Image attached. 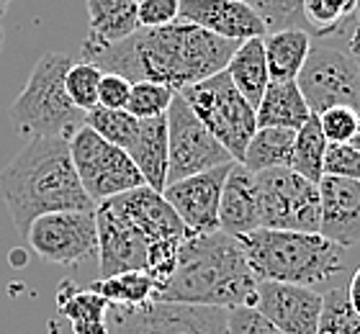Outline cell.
Here are the masks:
<instances>
[{
	"mask_svg": "<svg viewBox=\"0 0 360 334\" xmlns=\"http://www.w3.org/2000/svg\"><path fill=\"white\" fill-rule=\"evenodd\" d=\"M240 41L221 39L193 23L136 29L103 49H80V60L129 82H160L175 93L221 72Z\"/></svg>",
	"mask_w": 360,
	"mask_h": 334,
	"instance_id": "cell-1",
	"label": "cell"
},
{
	"mask_svg": "<svg viewBox=\"0 0 360 334\" xmlns=\"http://www.w3.org/2000/svg\"><path fill=\"white\" fill-rule=\"evenodd\" d=\"M257 278L250 270L240 237L226 231L191 234L180 245L178 265L162 285L155 288V301L237 309L252 306Z\"/></svg>",
	"mask_w": 360,
	"mask_h": 334,
	"instance_id": "cell-2",
	"label": "cell"
},
{
	"mask_svg": "<svg viewBox=\"0 0 360 334\" xmlns=\"http://www.w3.org/2000/svg\"><path fill=\"white\" fill-rule=\"evenodd\" d=\"M0 195L15 229L52 211H93L96 203L77 178L68 139L34 136L0 172Z\"/></svg>",
	"mask_w": 360,
	"mask_h": 334,
	"instance_id": "cell-3",
	"label": "cell"
},
{
	"mask_svg": "<svg viewBox=\"0 0 360 334\" xmlns=\"http://www.w3.org/2000/svg\"><path fill=\"white\" fill-rule=\"evenodd\" d=\"M257 281L293 283L316 288L345 273L347 250L319 231L255 229L240 237Z\"/></svg>",
	"mask_w": 360,
	"mask_h": 334,
	"instance_id": "cell-4",
	"label": "cell"
},
{
	"mask_svg": "<svg viewBox=\"0 0 360 334\" xmlns=\"http://www.w3.org/2000/svg\"><path fill=\"white\" fill-rule=\"evenodd\" d=\"M72 57L62 52H46L34 65L26 88L11 105V121L23 136H54L72 139L77 129L85 127V113L72 105L65 93V75Z\"/></svg>",
	"mask_w": 360,
	"mask_h": 334,
	"instance_id": "cell-5",
	"label": "cell"
},
{
	"mask_svg": "<svg viewBox=\"0 0 360 334\" xmlns=\"http://www.w3.org/2000/svg\"><path fill=\"white\" fill-rule=\"evenodd\" d=\"M178 93L191 105V111L198 116L203 127L214 134V139L232 155L234 162H242V155H245L252 134L257 131V119L255 108L234 88L226 70L211 75L201 82L186 85Z\"/></svg>",
	"mask_w": 360,
	"mask_h": 334,
	"instance_id": "cell-6",
	"label": "cell"
},
{
	"mask_svg": "<svg viewBox=\"0 0 360 334\" xmlns=\"http://www.w3.org/2000/svg\"><path fill=\"white\" fill-rule=\"evenodd\" d=\"M68 144L77 178L83 183V191L96 206L113 198V195L129 193V191L144 186L142 172L136 170L129 152L105 141L88 124L83 129H77Z\"/></svg>",
	"mask_w": 360,
	"mask_h": 334,
	"instance_id": "cell-7",
	"label": "cell"
},
{
	"mask_svg": "<svg viewBox=\"0 0 360 334\" xmlns=\"http://www.w3.org/2000/svg\"><path fill=\"white\" fill-rule=\"evenodd\" d=\"M260 208V229L319 231V191L291 167L252 172Z\"/></svg>",
	"mask_w": 360,
	"mask_h": 334,
	"instance_id": "cell-8",
	"label": "cell"
},
{
	"mask_svg": "<svg viewBox=\"0 0 360 334\" xmlns=\"http://www.w3.org/2000/svg\"><path fill=\"white\" fill-rule=\"evenodd\" d=\"M309 111L322 113L332 105H347L360 113V60L340 46H311L296 75Z\"/></svg>",
	"mask_w": 360,
	"mask_h": 334,
	"instance_id": "cell-9",
	"label": "cell"
},
{
	"mask_svg": "<svg viewBox=\"0 0 360 334\" xmlns=\"http://www.w3.org/2000/svg\"><path fill=\"white\" fill-rule=\"evenodd\" d=\"M111 334H226V309L219 306L147 301L134 309L111 306Z\"/></svg>",
	"mask_w": 360,
	"mask_h": 334,
	"instance_id": "cell-10",
	"label": "cell"
},
{
	"mask_svg": "<svg viewBox=\"0 0 360 334\" xmlns=\"http://www.w3.org/2000/svg\"><path fill=\"white\" fill-rule=\"evenodd\" d=\"M167 183L191 178L198 172L214 170L221 165L234 162L209 129L203 127L198 116L191 111V105L183 101L180 93H175L167 108Z\"/></svg>",
	"mask_w": 360,
	"mask_h": 334,
	"instance_id": "cell-11",
	"label": "cell"
},
{
	"mask_svg": "<svg viewBox=\"0 0 360 334\" xmlns=\"http://www.w3.org/2000/svg\"><path fill=\"white\" fill-rule=\"evenodd\" d=\"M26 242L46 262L75 267L98 257V226L93 211H52L29 224Z\"/></svg>",
	"mask_w": 360,
	"mask_h": 334,
	"instance_id": "cell-12",
	"label": "cell"
},
{
	"mask_svg": "<svg viewBox=\"0 0 360 334\" xmlns=\"http://www.w3.org/2000/svg\"><path fill=\"white\" fill-rule=\"evenodd\" d=\"M252 309H257L283 334H316L322 293L293 283L257 281Z\"/></svg>",
	"mask_w": 360,
	"mask_h": 334,
	"instance_id": "cell-13",
	"label": "cell"
},
{
	"mask_svg": "<svg viewBox=\"0 0 360 334\" xmlns=\"http://www.w3.org/2000/svg\"><path fill=\"white\" fill-rule=\"evenodd\" d=\"M229 167L232 162L191 175V178L175 180V183H167L162 191L165 200L180 216V221L193 234L219 229V198H221V186H224Z\"/></svg>",
	"mask_w": 360,
	"mask_h": 334,
	"instance_id": "cell-14",
	"label": "cell"
},
{
	"mask_svg": "<svg viewBox=\"0 0 360 334\" xmlns=\"http://www.w3.org/2000/svg\"><path fill=\"white\" fill-rule=\"evenodd\" d=\"M116 214L134 226L150 245L162 239H186L193 231L180 221V216L165 200L160 191H152L150 186H139L129 193L113 195L105 200Z\"/></svg>",
	"mask_w": 360,
	"mask_h": 334,
	"instance_id": "cell-15",
	"label": "cell"
},
{
	"mask_svg": "<svg viewBox=\"0 0 360 334\" xmlns=\"http://www.w3.org/2000/svg\"><path fill=\"white\" fill-rule=\"evenodd\" d=\"M96 226L101 278L129 273V270H144L150 242L131 224L124 221L105 200L96 206Z\"/></svg>",
	"mask_w": 360,
	"mask_h": 334,
	"instance_id": "cell-16",
	"label": "cell"
},
{
	"mask_svg": "<svg viewBox=\"0 0 360 334\" xmlns=\"http://www.w3.org/2000/svg\"><path fill=\"white\" fill-rule=\"evenodd\" d=\"M180 23H193L229 41L265 37L268 26L245 0H180Z\"/></svg>",
	"mask_w": 360,
	"mask_h": 334,
	"instance_id": "cell-17",
	"label": "cell"
},
{
	"mask_svg": "<svg viewBox=\"0 0 360 334\" xmlns=\"http://www.w3.org/2000/svg\"><path fill=\"white\" fill-rule=\"evenodd\" d=\"M319 191V234L350 250L360 242V180L324 175Z\"/></svg>",
	"mask_w": 360,
	"mask_h": 334,
	"instance_id": "cell-18",
	"label": "cell"
},
{
	"mask_svg": "<svg viewBox=\"0 0 360 334\" xmlns=\"http://www.w3.org/2000/svg\"><path fill=\"white\" fill-rule=\"evenodd\" d=\"M219 229L232 234V237H245L250 231L260 229L255 175L240 162H232L224 178V186H221Z\"/></svg>",
	"mask_w": 360,
	"mask_h": 334,
	"instance_id": "cell-19",
	"label": "cell"
},
{
	"mask_svg": "<svg viewBox=\"0 0 360 334\" xmlns=\"http://www.w3.org/2000/svg\"><path fill=\"white\" fill-rule=\"evenodd\" d=\"M88 39L83 49H103L139 29L134 0H85Z\"/></svg>",
	"mask_w": 360,
	"mask_h": 334,
	"instance_id": "cell-20",
	"label": "cell"
},
{
	"mask_svg": "<svg viewBox=\"0 0 360 334\" xmlns=\"http://www.w3.org/2000/svg\"><path fill=\"white\" fill-rule=\"evenodd\" d=\"M129 157L136 165V170L142 172L144 186L162 193L167 186V165H170V157H167V116L139 121V134H136V141L129 149Z\"/></svg>",
	"mask_w": 360,
	"mask_h": 334,
	"instance_id": "cell-21",
	"label": "cell"
},
{
	"mask_svg": "<svg viewBox=\"0 0 360 334\" xmlns=\"http://www.w3.org/2000/svg\"><path fill=\"white\" fill-rule=\"evenodd\" d=\"M311 116L296 80H270L255 105L257 129H301Z\"/></svg>",
	"mask_w": 360,
	"mask_h": 334,
	"instance_id": "cell-22",
	"label": "cell"
},
{
	"mask_svg": "<svg viewBox=\"0 0 360 334\" xmlns=\"http://www.w3.org/2000/svg\"><path fill=\"white\" fill-rule=\"evenodd\" d=\"M57 309L75 334H111L108 332V301L96 290L77 288L75 283H60L57 288Z\"/></svg>",
	"mask_w": 360,
	"mask_h": 334,
	"instance_id": "cell-23",
	"label": "cell"
},
{
	"mask_svg": "<svg viewBox=\"0 0 360 334\" xmlns=\"http://www.w3.org/2000/svg\"><path fill=\"white\" fill-rule=\"evenodd\" d=\"M270 80H296L311 52V34L304 29H278L263 37Z\"/></svg>",
	"mask_w": 360,
	"mask_h": 334,
	"instance_id": "cell-24",
	"label": "cell"
},
{
	"mask_svg": "<svg viewBox=\"0 0 360 334\" xmlns=\"http://www.w3.org/2000/svg\"><path fill=\"white\" fill-rule=\"evenodd\" d=\"M224 70H226V75L232 77L234 88L240 90L242 96L248 98V103L255 108L257 101H260V96L265 93V88H268V82H270L263 37L240 41V46L234 49V54L229 57Z\"/></svg>",
	"mask_w": 360,
	"mask_h": 334,
	"instance_id": "cell-25",
	"label": "cell"
},
{
	"mask_svg": "<svg viewBox=\"0 0 360 334\" xmlns=\"http://www.w3.org/2000/svg\"><path fill=\"white\" fill-rule=\"evenodd\" d=\"M360 15V0H304L301 21L311 37H350Z\"/></svg>",
	"mask_w": 360,
	"mask_h": 334,
	"instance_id": "cell-26",
	"label": "cell"
},
{
	"mask_svg": "<svg viewBox=\"0 0 360 334\" xmlns=\"http://www.w3.org/2000/svg\"><path fill=\"white\" fill-rule=\"evenodd\" d=\"M293 129H257L250 139L242 162L250 172H263L273 167H291L293 155Z\"/></svg>",
	"mask_w": 360,
	"mask_h": 334,
	"instance_id": "cell-27",
	"label": "cell"
},
{
	"mask_svg": "<svg viewBox=\"0 0 360 334\" xmlns=\"http://www.w3.org/2000/svg\"><path fill=\"white\" fill-rule=\"evenodd\" d=\"M90 290L103 296L108 306L134 309L155 298V281L144 270H129V273H116L90 283Z\"/></svg>",
	"mask_w": 360,
	"mask_h": 334,
	"instance_id": "cell-28",
	"label": "cell"
},
{
	"mask_svg": "<svg viewBox=\"0 0 360 334\" xmlns=\"http://www.w3.org/2000/svg\"><path fill=\"white\" fill-rule=\"evenodd\" d=\"M330 141L324 139L322 129H319V119L316 113H311L307 124L296 129V139H293V155H291V170L301 178L319 183L324 178V152H327Z\"/></svg>",
	"mask_w": 360,
	"mask_h": 334,
	"instance_id": "cell-29",
	"label": "cell"
},
{
	"mask_svg": "<svg viewBox=\"0 0 360 334\" xmlns=\"http://www.w3.org/2000/svg\"><path fill=\"white\" fill-rule=\"evenodd\" d=\"M85 124L96 134H101L105 141L121 147L124 152L131 149V144L136 141V134H139V119H134L127 108H101V105H96L85 113Z\"/></svg>",
	"mask_w": 360,
	"mask_h": 334,
	"instance_id": "cell-30",
	"label": "cell"
},
{
	"mask_svg": "<svg viewBox=\"0 0 360 334\" xmlns=\"http://www.w3.org/2000/svg\"><path fill=\"white\" fill-rule=\"evenodd\" d=\"M316 334H360V316L353 311L342 285L322 293V314Z\"/></svg>",
	"mask_w": 360,
	"mask_h": 334,
	"instance_id": "cell-31",
	"label": "cell"
},
{
	"mask_svg": "<svg viewBox=\"0 0 360 334\" xmlns=\"http://www.w3.org/2000/svg\"><path fill=\"white\" fill-rule=\"evenodd\" d=\"M101 67L90 65V62H72L65 75V93L72 101L75 108L88 113L90 108L98 105V85H101Z\"/></svg>",
	"mask_w": 360,
	"mask_h": 334,
	"instance_id": "cell-32",
	"label": "cell"
},
{
	"mask_svg": "<svg viewBox=\"0 0 360 334\" xmlns=\"http://www.w3.org/2000/svg\"><path fill=\"white\" fill-rule=\"evenodd\" d=\"M175 90L160 82H131V96H129L127 111L134 119H158L165 116L170 108Z\"/></svg>",
	"mask_w": 360,
	"mask_h": 334,
	"instance_id": "cell-33",
	"label": "cell"
},
{
	"mask_svg": "<svg viewBox=\"0 0 360 334\" xmlns=\"http://www.w3.org/2000/svg\"><path fill=\"white\" fill-rule=\"evenodd\" d=\"M265 21L268 31L278 29H304L301 6L304 0H245Z\"/></svg>",
	"mask_w": 360,
	"mask_h": 334,
	"instance_id": "cell-34",
	"label": "cell"
},
{
	"mask_svg": "<svg viewBox=\"0 0 360 334\" xmlns=\"http://www.w3.org/2000/svg\"><path fill=\"white\" fill-rule=\"evenodd\" d=\"M358 116L360 113L347 108V105H332L327 111L316 113L319 129L330 144H347L353 139L355 129H358Z\"/></svg>",
	"mask_w": 360,
	"mask_h": 334,
	"instance_id": "cell-35",
	"label": "cell"
},
{
	"mask_svg": "<svg viewBox=\"0 0 360 334\" xmlns=\"http://www.w3.org/2000/svg\"><path fill=\"white\" fill-rule=\"evenodd\" d=\"M322 170L332 178L360 180V152L350 144H327Z\"/></svg>",
	"mask_w": 360,
	"mask_h": 334,
	"instance_id": "cell-36",
	"label": "cell"
},
{
	"mask_svg": "<svg viewBox=\"0 0 360 334\" xmlns=\"http://www.w3.org/2000/svg\"><path fill=\"white\" fill-rule=\"evenodd\" d=\"M226 334H283L252 306L226 309Z\"/></svg>",
	"mask_w": 360,
	"mask_h": 334,
	"instance_id": "cell-37",
	"label": "cell"
},
{
	"mask_svg": "<svg viewBox=\"0 0 360 334\" xmlns=\"http://www.w3.org/2000/svg\"><path fill=\"white\" fill-rule=\"evenodd\" d=\"M180 0H142L136 3V21L139 29H158L178 21Z\"/></svg>",
	"mask_w": 360,
	"mask_h": 334,
	"instance_id": "cell-38",
	"label": "cell"
},
{
	"mask_svg": "<svg viewBox=\"0 0 360 334\" xmlns=\"http://www.w3.org/2000/svg\"><path fill=\"white\" fill-rule=\"evenodd\" d=\"M129 96H131V82L121 75L103 72L101 85H98V105L101 108H127Z\"/></svg>",
	"mask_w": 360,
	"mask_h": 334,
	"instance_id": "cell-39",
	"label": "cell"
},
{
	"mask_svg": "<svg viewBox=\"0 0 360 334\" xmlns=\"http://www.w3.org/2000/svg\"><path fill=\"white\" fill-rule=\"evenodd\" d=\"M345 290H347V301L353 306V311L360 316V265H358V270L350 275V283L345 285Z\"/></svg>",
	"mask_w": 360,
	"mask_h": 334,
	"instance_id": "cell-40",
	"label": "cell"
},
{
	"mask_svg": "<svg viewBox=\"0 0 360 334\" xmlns=\"http://www.w3.org/2000/svg\"><path fill=\"white\" fill-rule=\"evenodd\" d=\"M347 144H350V147H355L360 152V116H358V129H355V134H353V139L347 141Z\"/></svg>",
	"mask_w": 360,
	"mask_h": 334,
	"instance_id": "cell-41",
	"label": "cell"
},
{
	"mask_svg": "<svg viewBox=\"0 0 360 334\" xmlns=\"http://www.w3.org/2000/svg\"><path fill=\"white\" fill-rule=\"evenodd\" d=\"M8 3H11V0H0V18L8 13Z\"/></svg>",
	"mask_w": 360,
	"mask_h": 334,
	"instance_id": "cell-42",
	"label": "cell"
},
{
	"mask_svg": "<svg viewBox=\"0 0 360 334\" xmlns=\"http://www.w3.org/2000/svg\"><path fill=\"white\" fill-rule=\"evenodd\" d=\"M134 3H142V0H134Z\"/></svg>",
	"mask_w": 360,
	"mask_h": 334,
	"instance_id": "cell-43",
	"label": "cell"
}]
</instances>
